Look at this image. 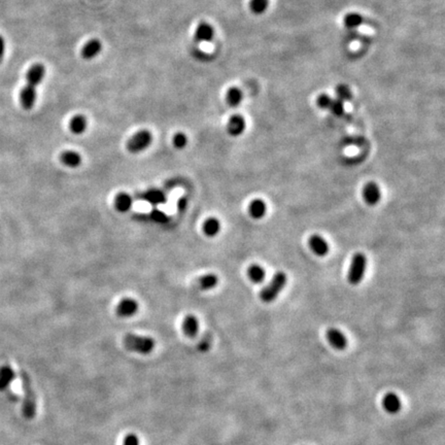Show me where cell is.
I'll return each mask as SVG.
<instances>
[{"mask_svg":"<svg viewBox=\"0 0 445 445\" xmlns=\"http://www.w3.org/2000/svg\"><path fill=\"white\" fill-rule=\"evenodd\" d=\"M45 75V67L42 63H36L27 72V85L21 91L20 101L25 111H31L36 102V88Z\"/></svg>","mask_w":445,"mask_h":445,"instance_id":"6da1fadb","label":"cell"},{"mask_svg":"<svg viewBox=\"0 0 445 445\" xmlns=\"http://www.w3.org/2000/svg\"><path fill=\"white\" fill-rule=\"evenodd\" d=\"M123 345L126 350L140 355H149L156 346V342L152 337L137 334H126L123 337Z\"/></svg>","mask_w":445,"mask_h":445,"instance_id":"7a4b0ae2","label":"cell"},{"mask_svg":"<svg viewBox=\"0 0 445 445\" xmlns=\"http://www.w3.org/2000/svg\"><path fill=\"white\" fill-rule=\"evenodd\" d=\"M22 377V384H23V391H24V401L22 405V413L24 418L27 420H32L36 415V396L35 392L32 388V383L30 380V377L24 371L21 372Z\"/></svg>","mask_w":445,"mask_h":445,"instance_id":"3957f363","label":"cell"},{"mask_svg":"<svg viewBox=\"0 0 445 445\" xmlns=\"http://www.w3.org/2000/svg\"><path fill=\"white\" fill-rule=\"evenodd\" d=\"M288 277L285 272L279 271L274 274L270 283L261 291L260 298L264 303H271L277 298L287 285Z\"/></svg>","mask_w":445,"mask_h":445,"instance_id":"277c9868","label":"cell"},{"mask_svg":"<svg viewBox=\"0 0 445 445\" xmlns=\"http://www.w3.org/2000/svg\"><path fill=\"white\" fill-rule=\"evenodd\" d=\"M366 268H367L366 256L362 253L356 254L352 259L350 270H348L347 274L348 283L353 286L359 285L365 276Z\"/></svg>","mask_w":445,"mask_h":445,"instance_id":"5b68a950","label":"cell"},{"mask_svg":"<svg viewBox=\"0 0 445 445\" xmlns=\"http://www.w3.org/2000/svg\"><path fill=\"white\" fill-rule=\"evenodd\" d=\"M153 142V134L149 130H139L127 142V150L131 154H139L146 151Z\"/></svg>","mask_w":445,"mask_h":445,"instance_id":"8992f818","label":"cell"},{"mask_svg":"<svg viewBox=\"0 0 445 445\" xmlns=\"http://www.w3.org/2000/svg\"><path fill=\"white\" fill-rule=\"evenodd\" d=\"M138 302L132 298H124L119 302L115 308V313L123 318H128L136 314L138 312Z\"/></svg>","mask_w":445,"mask_h":445,"instance_id":"52a82bcc","label":"cell"},{"mask_svg":"<svg viewBox=\"0 0 445 445\" xmlns=\"http://www.w3.org/2000/svg\"><path fill=\"white\" fill-rule=\"evenodd\" d=\"M328 342L332 345L333 348L337 351H344L347 346V339L345 335L336 328L328 329L326 333Z\"/></svg>","mask_w":445,"mask_h":445,"instance_id":"ba28073f","label":"cell"},{"mask_svg":"<svg viewBox=\"0 0 445 445\" xmlns=\"http://www.w3.org/2000/svg\"><path fill=\"white\" fill-rule=\"evenodd\" d=\"M363 198L367 204L371 206L376 205L381 199V192L377 183L370 181L366 183L363 189Z\"/></svg>","mask_w":445,"mask_h":445,"instance_id":"9c48e42d","label":"cell"},{"mask_svg":"<svg viewBox=\"0 0 445 445\" xmlns=\"http://www.w3.org/2000/svg\"><path fill=\"white\" fill-rule=\"evenodd\" d=\"M245 128H246L245 120L243 115H240V114L232 115L227 124V131H228L229 135H231V136H233V137L240 136V135L245 132Z\"/></svg>","mask_w":445,"mask_h":445,"instance_id":"30bf717a","label":"cell"},{"mask_svg":"<svg viewBox=\"0 0 445 445\" xmlns=\"http://www.w3.org/2000/svg\"><path fill=\"white\" fill-rule=\"evenodd\" d=\"M308 245L317 257H325L329 253V250H330V247H329L327 241L322 236L317 234L312 235L309 237Z\"/></svg>","mask_w":445,"mask_h":445,"instance_id":"8fae6325","label":"cell"},{"mask_svg":"<svg viewBox=\"0 0 445 445\" xmlns=\"http://www.w3.org/2000/svg\"><path fill=\"white\" fill-rule=\"evenodd\" d=\"M215 36V29L207 22H200L195 31V41L198 43H209Z\"/></svg>","mask_w":445,"mask_h":445,"instance_id":"7c38bea8","label":"cell"},{"mask_svg":"<svg viewBox=\"0 0 445 445\" xmlns=\"http://www.w3.org/2000/svg\"><path fill=\"white\" fill-rule=\"evenodd\" d=\"M102 50V44L97 38H93L87 43L82 49L81 55L85 60H92L98 56Z\"/></svg>","mask_w":445,"mask_h":445,"instance_id":"4fadbf2b","label":"cell"},{"mask_svg":"<svg viewBox=\"0 0 445 445\" xmlns=\"http://www.w3.org/2000/svg\"><path fill=\"white\" fill-rule=\"evenodd\" d=\"M182 332L189 338H194L199 332V321L195 315L189 314L182 321Z\"/></svg>","mask_w":445,"mask_h":445,"instance_id":"5bb4252c","label":"cell"},{"mask_svg":"<svg viewBox=\"0 0 445 445\" xmlns=\"http://www.w3.org/2000/svg\"><path fill=\"white\" fill-rule=\"evenodd\" d=\"M60 161L67 167L77 168L81 166L83 158L81 154L75 151H65L60 155Z\"/></svg>","mask_w":445,"mask_h":445,"instance_id":"9a60e30c","label":"cell"},{"mask_svg":"<svg viewBox=\"0 0 445 445\" xmlns=\"http://www.w3.org/2000/svg\"><path fill=\"white\" fill-rule=\"evenodd\" d=\"M382 406L385 411L391 414L398 413L401 409V401L399 397L394 393H388L382 400Z\"/></svg>","mask_w":445,"mask_h":445,"instance_id":"2e32d148","label":"cell"},{"mask_svg":"<svg viewBox=\"0 0 445 445\" xmlns=\"http://www.w3.org/2000/svg\"><path fill=\"white\" fill-rule=\"evenodd\" d=\"M219 285V277L214 273L202 275L196 280V288L200 291H209Z\"/></svg>","mask_w":445,"mask_h":445,"instance_id":"e0dca14e","label":"cell"},{"mask_svg":"<svg viewBox=\"0 0 445 445\" xmlns=\"http://www.w3.org/2000/svg\"><path fill=\"white\" fill-rule=\"evenodd\" d=\"M267 211V205L265 201L262 199H255L250 202V204L248 206V212L249 216L255 219V220H261L263 219L266 215Z\"/></svg>","mask_w":445,"mask_h":445,"instance_id":"ac0fdd59","label":"cell"},{"mask_svg":"<svg viewBox=\"0 0 445 445\" xmlns=\"http://www.w3.org/2000/svg\"><path fill=\"white\" fill-rule=\"evenodd\" d=\"M133 204L132 197L127 193H119L114 198V207L119 212H127Z\"/></svg>","mask_w":445,"mask_h":445,"instance_id":"d6986e66","label":"cell"},{"mask_svg":"<svg viewBox=\"0 0 445 445\" xmlns=\"http://www.w3.org/2000/svg\"><path fill=\"white\" fill-rule=\"evenodd\" d=\"M88 127V121L83 114H76L70 120L69 129L74 135H82Z\"/></svg>","mask_w":445,"mask_h":445,"instance_id":"ffe728a7","label":"cell"},{"mask_svg":"<svg viewBox=\"0 0 445 445\" xmlns=\"http://www.w3.org/2000/svg\"><path fill=\"white\" fill-rule=\"evenodd\" d=\"M247 275L251 283L259 285V284H262L265 280L266 271L262 266L253 264V265H250L247 269Z\"/></svg>","mask_w":445,"mask_h":445,"instance_id":"44dd1931","label":"cell"},{"mask_svg":"<svg viewBox=\"0 0 445 445\" xmlns=\"http://www.w3.org/2000/svg\"><path fill=\"white\" fill-rule=\"evenodd\" d=\"M203 233L207 237H215L221 231V222L217 218H209L203 222Z\"/></svg>","mask_w":445,"mask_h":445,"instance_id":"7402d4cb","label":"cell"},{"mask_svg":"<svg viewBox=\"0 0 445 445\" xmlns=\"http://www.w3.org/2000/svg\"><path fill=\"white\" fill-rule=\"evenodd\" d=\"M15 379V372L9 366L0 367V391H4Z\"/></svg>","mask_w":445,"mask_h":445,"instance_id":"603a6c76","label":"cell"},{"mask_svg":"<svg viewBox=\"0 0 445 445\" xmlns=\"http://www.w3.org/2000/svg\"><path fill=\"white\" fill-rule=\"evenodd\" d=\"M364 17L357 13H348L343 18V24L348 29H356L364 24Z\"/></svg>","mask_w":445,"mask_h":445,"instance_id":"cb8c5ba5","label":"cell"},{"mask_svg":"<svg viewBox=\"0 0 445 445\" xmlns=\"http://www.w3.org/2000/svg\"><path fill=\"white\" fill-rule=\"evenodd\" d=\"M244 99V94L243 91H241L237 87H232L227 92L226 95V100L227 103L232 106V108H236L241 102H243Z\"/></svg>","mask_w":445,"mask_h":445,"instance_id":"d4e9b609","label":"cell"},{"mask_svg":"<svg viewBox=\"0 0 445 445\" xmlns=\"http://www.w3.org/2000/svg\"><path fill=\"white\" fill-rule=\"evenodd\" d=\"M269 6V0H250L249 8L255 15L264 14Z\"/></svg>","mask_w":445,"mask_h":445,"instance_id":"484cf974","label":"cell"},{"mask_svg":"<svg viewBox=\"0 0 445 445\" xmlns=\"http://www.w3.org/2000/svg\"><path fill=\"white\" fill-rule=\"evenodd\" d=\"M335 93H336V96H337V99H339V100H341L343 102L350 101L353 98V93H352V91L350 89V87L346 86V85H343V84H340V85H338L336 87Z\"/></svg>","mask_w":445,"mask_h":445,"instance_id":"4316f807","label":"cell"},{"mask_svg":"<svg viewBox=\"0 0 445 445\" xmlns=\"http://www.w3.org/2000/svg\"><path fill=\"white\" fill-rule=\"evenodd\" d=\"M172 142H173V146L176 149H178V150L185 149L187 147V144H188L187 135L185 133H182V132H178L173 136Z\"/></svg>","mask_w":445,"mask_h":445,"instance_id":"83f0119b","label":"cell"},{"mask_svg":"<svg viewBox=\"0 0 445 445\" xmlns=\"http://www.w3.org/2000/svg\"><path fill=\"white\" fill-rule=\"evenodd\" d=\"M333 98H331L330 96H329L328 94H321V95H318L317 96V98H316V104L318 108H320L321 110H327L329 111L331 108V105L333 103Z\"/></svg>","mask_w":445,"mask_h":445,"instance_id":"f1b7e54d","label":"cell"},{"mask_svg":"<svg viewBox=\"0 0 445 445\" xmlns=\"http://www.w3.org/2000/svg\"><path fill=\"white\" fill-rule=\"evenodd\" d=\"M329 111H330L335 117H342L344 114V102L339 99H334Z\"/></svg>","mask_w":445,"mask_h":445,"instance_id":"f546056e","label":"cell"},{"mask_svg":"<svg viewBox=\"0 0 445 445\" xmlns=\"http://www.w3.org/2000/svg\"><path fill=\"white\" fill-rule=\"evenodd\" d=\"M123 445H140V441L136 434L129 433L123 439Z\"/></svg>","mask_w":445,"mask_h":445,"instance_id":"4dcf8cb0","label":"cell"},{"mask_svg":"<svg viewBox=\"0 0 445 445\" xmlns=\"http://www.w3.org/2000/svg\"><path fill=\"white\" fill-rule=\"evenodd\" d=\"M4 53H5V42H4V38L0 35V63H1V61L3 59Z\"/></svg>","mask_w":445,"mask_h":445,"instance_id":"1f68e13d","label":"cell"}]
</instances>
